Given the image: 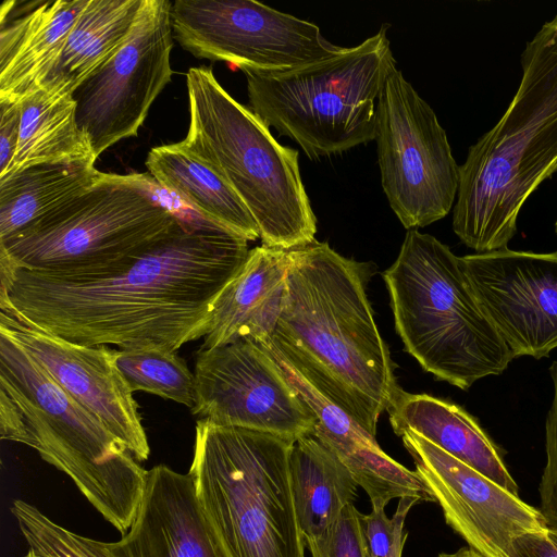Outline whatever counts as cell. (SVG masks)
<instances>
[{
	"mask_svg": "<svg viewBox=\"0 0 557 557\" xmlns=\"http://www.w3.org/2000/svg\"><path fill=\"white\" fill-rule=\"evenodd\" d=\"M92 157L36 164L0 180V240L5 239L101 176Z\"/></svg>",
	"mask_w": 557,
	"mask_h": 557,
	"instance_id": "24",
	"label": "cell"
},
{
	"mask_svg": "<svg viewBox=\"0 0 557 557\" xmlns=\"http://www.w3.org/2000/svg\"><path fill=\"white\" fill-rule=\"evenodd\" d=\"M0 333L16 342L83 408L146 461L148 437L133 391L116 364L119 350L67 342L0 312Z\"/></svg>",
	"mask_w": 557,
	"mask_h": 557,
	"instance_id": "16",
	"label": "cell"
},
{
	"mask_svg": "<svg viewBox=\"0 0 557 557\" xmlns=\"http://www.w3.org/2000/svg\"><path fill=\"white\" fill-rule=\"evenodd\" d=\"M389 25L329 59L278 73L243 71L249 108L310 159L375 140L376 107L396 61Z\"/></svg>",
	"mask_w": 557,
	"mask_h": 557,
	"instance_id": "8",
	"label": "cell"
},
{
	"mask_svg": "<svg viewBox=\"0 0 557 557\" xmlns=\"http://www.w3.org/2000/svg\"><path fill=\"white\" fill-rule=\"evenodd\" d=\"M257 344L277 361L290 385L315 417L312 435L346 466L368 494L372 508H385L392 499L405 496L435 502L417 471L407 469L384 453L375 436L305 381L278 354L270 338Z\"/></svg>",
	"mask_w": 557,
	"mask_h": 557,
	"instance_id": "18",
	"label": "cell"
},
{
	"mask_svg": "<svg viewBox=\"0 0 557 557\" xmlns=\"http://www.w3.org/2000/svg\"><path fill=\"white\" fill-rule=\"evenodd\" d=\"M99 544L107 557H225L203 516L189 472L169 466L147 470L129 530Z\"/></svg>",
	"mask_w": 557,
	"mask_h": 557,
	"instance_id": "17",
	"label": "cell"
},
{
	"mask_svg": "<svg viewBox=\"0 0 557 557\" xmlns=\"http://www.w3.org/2000/svg\"><path fill=\"white\" fill-rule=\"evenodd\" d=\"M169 0H143L122 47L73 92L78 128L98 157L135 137L171 82L173 30Z\"/></svg>",
	"mask_w": 557,
	"mask_h": 557,
	"instance_id": "12",
	"label": "cell"
},
{
	"mask_svg": "<svg viewBox=\"0 0 557 557\" xmlns=\"http://www.w3.org/2000/svg\"><path fill=\"white\" fill-rule=\"evenodd\" d=\"M189 125L181 143L221 176L256 221L263 245L283 249L314 240L317 219L298 151L236 101L208 66L187 71Z\"/></svg>",
	"mask_w": 557,
	"mask_h": 557,
	"instance_id": "5",
	"label": "cell"
},
{
	"mask_svg": "<svg viewBox=\"0 0 557 557\" xmlns=\"http://www.w3.org/2000/svg\"><path fill=\"white\" fill-rule=\"evenodd\" d=\"M396 435L413 432L518 495L502 451L463 408L428 394L399 392L387 409Z\"/></svg>",
	"mask_w": 557,
	"mask_h": 557,
	"instance_id": "21",
	"label": "cell"
},
{
	"mask_svg": "<svg viewBox=\"0 0 557 557\" xmlns=\"http://www.w3.org/2000/svg\"><path fill=\"white\" fill-rule=\"evenodd\" d=\"M248 239L198 215L177 219L145 250L108 268H17L0 310L84 346L176 352L205 337L215 300L237 275Z\"/></svg>",
	"mask_w": 557,
	"mask_h": 557,
	"instance_id": "1",
	"label": "cell"
},
{
	"mask_svg": "<svg viewBox=\"0 0 557 557\" xmlns=\"http://www.w3.org/2000/svg\"><path fill=\"white\" fill-rule=\"evenodd\" d=\"M554 397L545 423L546 465L540 483V511L546 524L557 529V361L549 367Z\"/></svg>",
	"mask_w": 557,
	"mask_h": 557,
	"instance_id": "30",
	"label": "cell"
},
{
	"mask_svg": "<svg viewBox=\"0 0 557 557\" xmlns=\"http://www.w3.org/2000/svg\"><path fill=\"white\" fill-rule=\"evenodd\" d=\"M143 0H88L42 87L74 90L125 42Z\"/></svg>",
	"mask_w": 557,
	"mask_h": 557,
	"instance_id": "26",
	"label": "cell"
},
{
	"mask_svg": "<svg viewBox=\"0 0 557 557\" xmlns=\"http://www.w3.org/2000/svg\"><path fill=\"white\" fill-rule=\"evenodd\" d=\"M146 166L162 188L177 196L203 219L248 240L260 237L256 221L236 193L181 141L153 147Z\"/></svg>",
	"mask_w": 557,
	"mask_h": 557,
	"instance_id": "23",
	"label": "cell"
},
{
	"mask_svg": "<svg viewBox=\"0 0 557 557\" xmlns=\"http://www.w3.org/2000/svg\"><path fill=\"white\" fill-rule=\"evenodd\" d=\"M10 510L29 549L41 557H107L98 540L64 528L24 499H14Z\"/></svg>",
	"mask_w": 557,
	"mask_h": 557,
	"instance_id": "28",
	"label": "cell"
},
{
	"mask_svg": "<svg viewBox=\"0 0 557 557\" xmlns=\"http://www.w3.org/2000/svg\"><path fill=\"white\" fill-rule=\"evenodd\" d=\"M369 263L315 239L289 249L274 348L314 389L375 436L401 388L374 321Z\"/></svg>",
	"mask_w": 557,
	"mask_h": 557,
	"instance_id": "2",
	"label": "cell"
},
{
	"mask_svg": "<svg viewBox=\"0 0 557 557\" xmlns=\"http://www.w3.org/2000/svg\"><path fill=\"white\" fill-rule=\"evenodd\" d=\"M21 103L0 101V178L12 163L20 138Z\"/></svg>",
	"mask_w": 557,
	"mask_h": 557,
	"instance_id": "32",
	"label": "cell"
},
{
	"mask_svg": "<svg viewBox=\"0 0 557 557\" xmlns=\"http://www.w3.org/2000/svg\"><path fill=\"white\" fill-rule=\"evenodd\" d=\"M555 232H556V234H557V221H556V223H555Z\"/></svg>",
	"mask_w": 557,
	"mask_h": 557,
	"instance_id": "36",
	"label": "cell"
},
{
	"mask_svg": "<svg viewBox=\"0 0 557 557\" xmlns=\"http://www.w3.org/2000/svg\"><path fill=\"white\" fill-rule=\"evenodd\" d=\"M88 0H48L0 9V101L18 102L42 87Z\"/></svg>",
	"mask_w": 557,
	"mask_h": 557,
	"instance_id": "19",
	"label": "cell"
},
{
	"mask_svg": "<svg viewBox=\"0 0 557 557\" xmlns=\"http://www.w3.org/2000/svg\"><path fill=\"white\" fill-rule=\"evenodd\" d=\"M288 263L289 249L263 244L250 249L240 271L216 298L200 349L271 338L284 302Z\"/></svg>",
	"mask_w": 557,
	"mask_h": 557,
	"instance_id": "20",
	"label": "cell"
},
{
	"mask_svg": "<svg viewBox=\"0 0 557 557\" xmlns=\"http://www.w3.org/2000/svg\"><path fill=\"white\" fill-rule=\"evenodd\" d=\"M191 413L220 426L275 434L289 441L312 435L315 417L260 345L237 341L199 349Z\"/></svg>",
	"mask_w": 557,
	"mask_h": 557,
	"instance_id": "13",
	"label": "cell"
},
{
	"mask_svg": "<svg viewBox=\"0 0 557 557\" xmlns=\"http://www.w3.org/2000/svg\"><path fill=\"white\" fill-rule=\"evenodd\" d=\"M437 557H484V556L471 547H462L451 554L442 553Z\"/></svg>",
	"mask_w": 557,
	"mask_h": 557,
	"instance_id": "34",
	"label": "cell"
},
{
	"mask_svg": "<svg viewBox=\"0 0 557 557\" xmlns=\"http://www.w3.org/2000/svg\"><path fill=\"white\" fill-rule=\"evenodd\" d=\"M522 77L460 166L453 230L476 253L507 248L529 196L557 171V15L521 54Z\"/></svg>",
	"mask_w": 557,
	"mask_h": 557,
	"instance_id": "3",
	"label": "cell"
},
{
	"mask_svg": "<svg viewBox=\"0 0 557 557\" xmlns=\"http://www.w3.org/2000/svg\"><path fill=\"white\" fill-rule=\"evenodd\" d=\"M375 141L382 187L400 223L417 230L445 218L460 166L435 112L396 65L376 102Z\"/></svg>",
	"mask_w": 557,
	"mask_h": 557,
	"instance_id": "10",
	"label": "cell"
},
{
	"mask_svg": "<svg viewBox=\"0 0 557 557\" xmlns=\"http://www.w3.org/2000/svg\"><path fill=\"white\" fill-rule=\"evenodd\" d=\"M176 219L156 200L143 174L102 172L85 191L0 240V250L21 269L95 271L145 250Z\"/></svg>",
	"mask_w": 557,
	"mask_h": 557,
	"instance_id": "9",
	"label": "cell"
},
{
	"mask_svg": "<svg viewBox=\"0 0 557 557\" xmlns=\"http://www.w3.org/2000/svg\"><path fill=\"white\" fill-rule=\"evenodd\" d=\"M189 473L225 557H305L289 482L293 441L198 419Z\"/></svg>",
	"mask_w": 557,
	"mask_h": 557,
	"instance_id": "6",
	"label": "cell"
},
{
	"mask_svg": "<svg viewBox=\"0 0 557 557\" xmlns=\"http://www.w3.org/2000/svg\"><path fill=\"white\" fill-rule=\"evenodd\" d=\"M116 364L133 392L144 391L194 407L195 375L176 352L157 348L119 349Z\"/></svg>",
	"mask_w": 557,
	"mask_h": 557,
	"instance_id": "27",
	"label": "cell"
},
{
	"mask_svg": "<svg viewBox=\"0 0 557 557\" xmlns=\"http://www.w3.org/2000/svg\"><path fill=\"white\" fill-rule=\"evenodd\" d=\"M289 482L307 548L329 535L344 509L354 504L359 486L338 457L313 435L294 442Z\"/></svg>",
	"mask_w": 557,
	"mask_h": 557,
	"instance_id": "22",
	"label": "cell"
},
{
	"mask_svg": "<svg viewBox=\"0 0 557 557\" xmlns=\"http://www.w3.org/2000/svg\"><path fill=\"white\" fill-rule=\"evenodd\" d=\"M401 438L446 523L484 557H517L519 535L548 527L540 509L428 440L410 431Z\"/></svg>",
	"mask_w": 557,
	"mask_h": 557,
	"instance_id": "15",
	"label": "cell"
},
{
	"mask_svg": "<svg viewBox=\"0 0 557 557\" xmlns=\"http://www.w3.org/2000/svg\"><path fill=\"white\" fill-rule=\"evenodd\" d=\"M418 503L421 500L414 496L399 498L392 518L386 516L385 508H372L367 515L360 512L366 557H401L407 539L406 517Z\"/></svg>",
	"mask_w": 557,
	"mask_h": 557,
	"instance_id": "29",
	"label": "cell"
},
{
	"mask_svg": "<svg viewBox=\"0 0 557 557\" xmlns=\"http://www.w3.org/2000/svg\"><path fill=\"white\" fill-rule=\"evenodd\" d=\"M383 278L406 351L437 380L467 391L515 358L475 299L460 257L434 236L408 230Z\"/></svg>",
	"mask_w": 557,
	"mask_h": 557,
	"instance_id": "7",
	"label": "cell"
},
{
	"mask_svg": "<svg viewBox=\"0 0 557 557\" xmlns=\"http://www.w3.org/2000/svg\"><path fill=\"white\" fill-rule=\"evenodd\" d=\"M517 557H557V529L546 527L515 540Z\"/></svg>",
	"mask_w": 557,
	"mask_h": 557,
	"instance_id": "33",
	"label": "cell"
},
{
	"mask_svg": "<svg viewBox=\"0 0 557 557\" xmlns=\"http://www.w3.org/2000/svg\"><path fill=\"white\" fill-rule=\"evenodd\" d=\"M482 311L515 358L557 348V251L508 248L460 257Z\"/></svg>",
	"mask_w": 557,
	"mask_h": 557,
	"instance_id": "14",
	"label": "cell"
},
{
	"mask_svg": "<svg viewBox=\"0 0 557 557\" xmlns=\"http://www.w3.org/2000/svg\"><path fill=\"white\" fill-rule=\"evenodd\" d=\"M359 516L354 504L348 505L329 535L308 547L311 557H366Z\"/></svg>",
	"mask_w": 557,
	"mask_h": 557,
	"instance_id": "31",
	"label": "cell"
},
{
	"mask_svg": "<svg viewBox=\"0 0 557 557\" xmlns=\"http://www.w3.org/2000/svg\"><path fill=\"white\" fill-rule=\"evenodd\" d=\"M0 437L27 445L67 475L125 534L146 484L127 446L76 403L16 342L0 333Z\"/></svg>",
	"mask_w": 557,
	"mask_h": 557,
	"instance_id": "4",
	"label": "cell"
},
{
	"mask_svg": "<svg viewBox=\"0 0 557 557\" xmlns=\"http://www.w3.org/2000/svg\"><path fill=\"white\" fill-rule=\"evenodd\" d=\"M23 557H41V556L36 554L34 550L28 549L27 553Z\"/></svg>",
	"mask_w": 557,
	"mask_h": 557,
	"instance_id": "35",
	"label": "cell"
},
{
	"mask_svg": "<svg viewBox=\"0 0 557 557\" xmlns=\"http://www.w3.org/2000/svg\"><path fill=\"white\" fill-rule=\"evenodd\" d=\"M18 102V146L8 172L0 180L40 163L95 158L78 128L72 92L44 86Z\"/></svg>",
	"mask_w": 557,
	"mask_h": 557,
	"instance_id": "25",
	"label": "cell"
},
{
	"mask_svg": "<svg viewBox=\"0 0 557 557\" xmlns=\"http://www.w3.org/2000/svg\"><path fill=\"white\" fill-rule=\"evenodd\" d=\"M173 37L199 59L278 73L339 52L319 26L253 0H175Z\"/></svg>",
	"mask_w": 557,
	"mask_h": 557,
	"instance_id": "11",
	"label": "cell"
}]
</instances>
